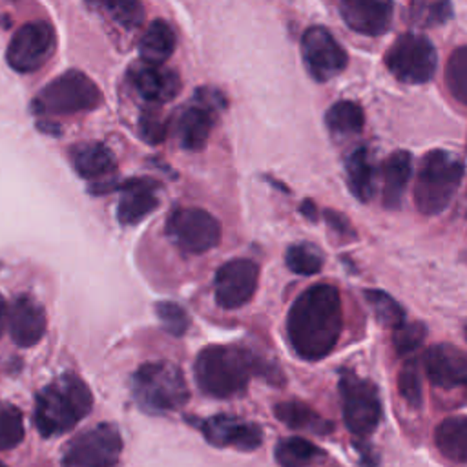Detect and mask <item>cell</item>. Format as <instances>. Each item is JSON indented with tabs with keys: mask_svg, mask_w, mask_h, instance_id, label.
<instances>
[{
	"mask_svg": "<svg viewBox=\"0 0 467 467\" xmlns=\"http://www.w3.org/2000/svg\"><path fill=\"white\" fill-rule=\"evenodd\" d=\"M343 328L341 297L336 286H308L292 303L286 316V337L294 352L306 361L328 356Z\"/></svg>",
	"mask_w": 467,
	"mask_h": 467,
	"instance_id": "6da1fadb",
	"label": "cell"
},
{
	"mask_svg": "<svg viewBox=\"0 0 467 467\" xmlns=\"http://www.w3.org/2000/svg\"><path fill=\"white\" fill-rule=\"evenodd\" d=\"M265 367L246 348L210 345L199 352L193 374L204 394L212 398H232L244 390L252 374H263Z\"/></svg>",
	"mask_w": 467,
	"mask_h": 467,
	"instance_id": "7a4b0ae2",
	"label": "cell"
},
{
	"mask_svg": "<svg viewBox=\"0 0 467 467\" xmlns=\"http://www.w3.org/2000/svg\"><path fill=\"white\" fill-rule=\"evenodd\" d=\"M91 392L75 374H64L44 387L35 403V425L46 438L73 429L91 410Z\"/></svg>",
	"mask_w": 467,
	"mask_h": 467,
	"instance_id": "3957f363",
	"label": "cell"
},
{
	"mask_svg": "<svg viewBox=\"0 0 467 467\" xmlns=\"http://www.w3.org/2000/svg\"><path fill=\"white\" fill-rule=\"evenodd\" d=\"M463 171L465 166L458 155L447 150L429 151L421 159L416 177V208L425 215H436L443 212L460 188Z\"/></svg>",
	"mask_w": 467,
	"mask_h": 467,
	"instance_id": "277c9868",
	"label": "cell"
},
{
	"mask_svg": "<svg viewBox=\"0 0 467 467\" xmlns=\"http://www.w3.org/2000/svg\"><path fill=\"white\" fill-rule=\"evenodd\" d=\"M133 398L150 414H162L181 409L190 390L181 368L168 361L144 363L131 379Z\"/></svg>",
	"mask_w": 467,
	"mask_h": 467,
	"instance_id": "5b68a950",
	"label": "cell"
},
{
	"mask_svg": "<svg viewBox=\"0 0 467 467\" xmlns=\"http://www.w3.org/2000/svg\"><path fill=\"white\" fill-rule=\"evenodd\" d=\"M100 100L102 95L91 78L80 71H66L38 93L33 109L44 115H66L93 109Z\"/></svg>",
	"mask_w": 467,
	"mask_h": 467,
	"instance_id": "8992f818",
	"label": "cell"
},
{
	"mask_svg": "<svg viewBox=\"0 0 467 467\" xmlns=\"http://www.w3.org/2000/svg\"><path fill=\"white\" fill-rule=\"evenodd\" d=\"M436 62L438 57L432 42L418 33L398 36L385 53L387 67L405 84H423L431 80Z\"/></svg>",
	"mask_w": 467,
	"mask_h": 467,
	"instance_id": "52a82bcc",
	"label": "cell"
},
{
	"mask_svg": "<svg viewBox=\"0 0 467 467\" xmlns=\"http://www.w3.org/2000/svg\"><path fill=\"white\" fill-rule=\"evenodd\" d=\"M339 394L347 429L359 438L372 434L381 420L378 389L352 372H343L339 379Z\"/></svg>",
	"mask_w": 467,
	"mask_h": 467,
	"instance_id": "ba28073f",
	"label": "cell"
},
{
	"mask_svg": "<svg viewBox=\"0 0 467 467\" xmlns=\"http://www.w3.org/2000/svg\"><path fill=\"white\" fill-rule=\"evenodd\" d=\"M122 440L117 427L99 423L77 434L62 452V467H113L119 462Z\"/></svg>",
	"mask_w": 467,
	"mask_h": 467,
	"instance_id": "9c48e42d",
	"label": "cell"
},
{
	"mask_svg": "<svg viewBox=\"0 0 467 467\" xmlns=\"http://www.w3.org/2000/svg\"><path fill=\"white\" fill-rule=\"evenodd\" d=\"M166 234L182 252L202 254L221 241V224L206 210L177 208L168 217Z\"/></svg>",
	"mask_w": 467,
	"mask_h": 467,
	"instance_id": "30bf717a",
	"label": "cell"
},
{
	"mask_svg": "<svg viewBox=\"0 0 467 467\" xmlns=\"http://www.w3.org/2000/svg\"><path fill=\"white\" fill-rule=\"evenodd\" d=\"M55 49V31L47 22L24 24L7 46V62L20 73L42 67Z\"/></svg>",
	"mask_w": 467,
	"mask_h": 467,
	"instance_id": "8fae6325",
	"label": "cell"
},
{
	"mask_svg": "<svg viewBox=\"0 0 467 467\" xmlns=\"http://www.w3.org/2000/svg\"><path fill=\"white\" fill-rule=\"evenodd\" d=\"M301 55L310 77L317 82L339 75L347 66L345 49L337 44L332 33L321 26H312L303 33Z\"/></svg>",
	"mask_w": 467,
	"mask_h": 467,
	"instance_id": "7c38bea8",
	"label": "cell"
},
{
	"mask_svg": "<svg viewBox=\"0 0 467 467\" xmlns=\"http://www.w3.org/2000/svg\"><path fill=\"white\" fill-rule=\"evenodd\" d=\"M257 283L259 266L252 259H230L215 272V301L226 310L241 308L254 297Z\"/></svg>",
	"mask_w": 467,
	"mask_h": 467,
	"instance_id": "4fadbf2b",
	"label": "cell"
},
{
	"mask_svg": "<svg viewBox=\"0 0 467 467\" xmlns=\"http://www.w3.org/2000/svg\"><path fill=\"white\" fill-rule=\"evenodd\" d=\"M201 432L215 447H235L239 451H254L263 440V432L255 423L228 414H217L201 421Z\"/></svg>",
	"mask_w": 467,
	"mask_h": 467,
	"instance_id": "5bb4252c",
	"label": "cell"
},
{
	"mask_svg": "<svg viewBox=\"0 0 467 467\" xmlns=\"http://www.w3.org/2000/svg\"><path fill=\"white\" fill-rule=\"evenodd\" d=\"M425 374L440 389H454L467 383V352L451 343H436L423 354Z\"/></svg>",
	"mask_w": 467,
	"mask_h": 467,
	"instance_id": "9a60e30c",
	"label": "cell"
},
{
	"mask_svg": "<svg viewBox=\"0 0 467 467\" xmlns=\"http://www.w3.org/2000/svg\"><path fill=\"white\" fill-rule=\"evenodd\" d=\"M339 13L345 24L361 35H383L392 18V4L381 0H343Z\"/></svg>",
	"mask_w": 467,
	"mask_h": 467,
	"instance_id": "2e32d148",
	"label": "cell"
},
{
	"mask_svg": "<svg viewBox=\"0 0 467 467\" xmlns=\"http://www.w3.org/2000/svg\"><path fill=\"white\" fill-rule=\"evenodd\" d=\"M11 337L20 347H31L46 332V312L31 296H18L7 308Z\"/></svg>",
	"mask_w": 467,
	"mask_h": 467,
	"instance_id": "e0dca14e",
	"label": "cell"
},
{
	"mask_svg": "<svg viewBox=\"0 0 467 467\" xmlns=\"http://www.w3.org/2000/svg\"><path fill=\"white\" fill-rule=\"evenodd\" d=\"M130 80L144 100L157 104L171 100L181 89L179 75L173 69L146 62L130 69Z\"/></svg>",
	"mask_w": 467,
	"mask_h": 467,
	"instance_id": "ac0fdd59",
	"label": "cell"
},
{
	"mask_svg": "<svg viewBox=\"0 0 467 467\" xmlns=\"http://www.w3.org/2000/svg\"><path fill=\"white\" fill-rule=\"evenodd\" d=\"M157 182L151 179H131L124 184L119 201V221L122 224H135L157 208Z\"/></svg>",
	"mask_w": 467,
	"mask_h": 467,
	"instance_id": "d6986e66",
	"label": "cell"
},
{
	"mask_svg": "<svg viewBox=\"0 0 467 467\" xmlns=\"http://www.w3.org/2000/svg\"><path fill=\"white\" fill-rule=\"evenodd\" d=\"M213 117L215 113L199 102L184 108L175 122V135L179 144L190 151L202 150L210 137Z\"/></svg>",
	"mask_w": 467,
	"mask_h": 467,
	"instance_id": "ffe728a7",
	"label": "cell"
},
{
	"mask_svg": "<svg viewBox=\"0 0 467 467\" xmlns=\"http://www.w3.org/2000/svg\"><path fill=\"white\" fill-rule=\"evenodd\" d=\"M383 173V204L398 208L412 173V157L409 151H394L387 157L381 168Z\"/></svg>",
	"mask_w": 467,
	"mask_h": 467,
	"instance_id": "44dd1931",
	"label": "cell"
},
{
	"mask_svg": "<svg viewBox=\"0 0 467 467\" xmlns=\"http://www.w3.org/2000/svg\"><path fill=\"white\" fill-rule=\"evenodd\" d=\"M440 454L452 463H467V416L445 418L434 431Z\"/></svg>",
	"mask_w": 467,
	"mask_h": 467,
	"instance_id": "7402d4cb",
	"label": "cell"
},
{
	"mask_svg": "<svg viewBox=\"0 0 467 467\" xmlns=\"http://www.w3.org/2000/svg\"><path fill=\"white\" fill-rule=\"evenodd\" d=\"M274 414L281 423H285L290 429H297V431L328 434L334 429V425L328 420H325L312 407H308L306 403L297 401V400L277 403L274 407Z\"/></svg>",
	"mask_w": 467,
	"mask_h": 467,
	"instance_id": "603a6c76",
	"label": "cell"
},
{
	"mask_svg": "<svg viewBox=\"0 0 467 467\" xmlns=\"http://www.w3.org/2000/svg\"><path fill=\"white\" fill-rule=\"evenodd\" d=\"M175 49V33L164 20H153L139 44L140 58L151 66H162Z\"/></svg>",
	"mask_w": 467,
	"mask_h": 467,
	"instance_id": "cb8c5ba5",
	"label": "cell"
},
{
	"mask_svg": "<svg viewBox=\"0 0 467 467\" xmlns=\"http://www.w3.org/2000/svg\"><path fill=\"white\" fill-rule=\"evenodd\" d=\"M73 166L80 177L102 181L115 170V159L106 146L88 142L73 150Z\"/></svg>",
	"mask_w": 467,
	"mask_h": 467,
	"instance_id": "d4e9b609",
	"label": "cell"
},
{
	"mask_svg": "<svg viewBox=\"0 0 467 467\" xmlns=\"http://www.w3.org/2000/svg\"><path fill=\"white\" fill-rule=\"evenodd\" d=\"M347 184L356 199L368 202L374 193V166L370 162L367 148L359 146L347 157Z\"/></svg>",
	"mask_w": 467,
	"mask_h": 467,
	"instance_id": "484cf974",
	"label": "cell"
},
{
	"mask_svg": "<svg viewBox=\"0 0 467 467\" xmlns=\"http://www.w3.org/2000/svg\"><path fill=\"white\" fill-rule=\"evenodd\" d=\"M325 122L330 133L337 137H348L361 131L365 117H363V109L356 102L337 100L328 108L325 115Z\"/></svg>",
	"mask_w": 467,
	"mask_h": 467,
	"instance_id": "4316f807",
	"label": "cell"
},
{
	"mask_svg": "<svg viewBox=\"0 0 467 467\" xmlns=\"http://www.w3.org/2000/svg\"><path fill=\"white\" fill-rule=\"evenodd\" d=\"M321 454L323 451L319 447L299 436L283 438L274 449V456L279 467H305Z\"/></svg>",
	"mask_w": 467,
	"mask_h": 467,
	"instance_id": "83f0119b",
	"label": "cell"
},
{
	"mask_svg": "<svg viewBox=\"0 0 467 467\" xmlns=\"http://www.w3.org/2000/svg\"><path fill=\"white\" fill-rule=\"evenodd\" d=\"M286 266L299 275H314L323 266V255L319 248L312 243L290 244L285 254Z\"/></svg>",
	"mask_w": 467,
	"mask_h": 467,
	"instance_id": "f1b7e54d",
	"label": "cell"
},
{
	"mask_svg": "<svg viewBox=\"0 0 467 467\" xmlns=\"http://www.w3.org/2000/svg\"><path fill=\"white\" fill-rule=\"evenodd\" d=\"M365 297L374 312V317L378 319L379 325L387 328H400L405 321V312L401 305L392 299L387 292L381 290H365Z\"/></svg>",
	"mask_w": 467,
	"mask_h": 467,
	"instance_id": "f546056e",
	"label": "cell"
},
{
	"mask_svg": "<svg viewBox=\"0 0 467 467\" xmlns=\"http://www.w3.org/2000/svg\"><path fill=\"white\" fill-rule=\"evenodd\" d=\"M445 82L451 95L467 106V46L451 53L445 67Z\"/></svg>",
	"mask_w": 467,
	"mask_h": 467,
	"instance_id": "4dcf8cb0",
	"label": "cell"
},
{
	"mask_svg": "<svg viewBox=\"0 0 467 467\" xmlns=\"http://www.w3.org/2000/svg\"><path fill=\"white\" fill-rule=\"evenodd\" d=\"M24 438L22 412L5 401H0V451L18 445Z\"/></svg>",
	"mask_w": 467,
	"mask_h": 467,
	"instance_id": "1f68e13d",
	"label": "cell"
},
{
	"mask_svg": "<svg viewBox=\"0 0 467 467\" xmlns=\"http://www.w3.org/2000/svg\"><path fill=\"white\" fill-rule=\"evenodd\" d=\"M452 7L449 2H421L410 5V22L418 26H438L449 20Z\"/></svg>",
	"mask_w": 467,
	"mask_h": 467,
	"instance_id": "d6a6232c",
	"label": "cell"
},
{
	"mask_svg": "<svg viewBox=\"0 0 467 467\" xmlns=\"http://www.w3.org/2000/svg\"><path fill=\"white\" fill-rule=\"evenodd\" d=\"M398 389L401 398L414 409L421 405V379L416 361H407L398 376Z\"/></svg>",
	"mask_w": 467,
	"mask_h": 467,
	"instance_id": "836d02e7",
	"label": "cell"
},
{
	"mask_svg": "<svg viewBox=\"0 0 467 467\" xmlns=\"http://www.w3.org/2000/svg\"><path fill=\"white\" fill-rule=\"evenodd\" d=\"M427 337V327L420 321L403 323L394 330V347L398 354H410L421 347Z\"/></svg>",
	"mask_w": 467,
	"mask_h": 467,
	"instance_id": "e575fe53",
	"label": "cell"
},
{
	"mask_svg": "<svg viewBox=\"0 0 467 467\" xmlns=\"http://www.w3.org/2000/svg\"><path fill=\"white\" fill-rule=\"evenodd\" d=\"M157 316H159L164 330L170 332L171 336H182L188 330V325H190L188 314L177 303H171V301L159 303Z\"/></svg>",
	"mask_w": 467,
	"mask_h": 467,
	"instance_id": "d590c367",
	"label": "cell"
},
{
	"mask_svg": "<svg viewBox=\"0 0 467 467\" xmlns=\"http://www.w3.org/2000/svg\"><path fill=\"white\" fill-rule=\"evenodd\" d=\"M104 7L111 15V18L126 29H135L142 24L144 11L142 5L137 2H109L104 4Z\"/></svg>",
	"mask_w": 467,
	"mask_h": 467,
	"instance_id": "8d00e7d4",
	"label": "cell"
},
{
	"mask_svg": "<svg viewBox=\"0 0 467 467\" xmlns=\"http://www.w3.org/2000/svg\"><path fill=\"white\" fill-rule=\"evenodd\" d=\"M139 130H140L142 139L151 144H157L166 137V122L155 111L142 113L140 120H139Z\"/></svg>",
	"mask_w": 467,
	"mask_h": 467,
	"instance_id": "74e56055",
	"label": "cell"
},
{
	"mask_svg": "<svg viewBox=\"0 0 467 467\" xmlns=\"http://www.w3.org/2000/svg\"><path fill=\"white\" fill-rule=\"evenodd\" d=\"M195 102L202 104L204 108L212 109L213 113L221 111V109L226 106L224 97H223L217 89H213V88H199V89L195 91Z\"/></svg>",
	"mask_w": 467,
	"mask_h": 467,
	"instance_id": "f35d334b",
	"label": "cell"
},
{
	"mask_svg": "<svg viewBox=\"0 0 467 467\" xmlns=\"http://www.w3.org/2000/svg\"><path fill=\"white\" fill-rule=\"evenodd\" d=\"M5 319H7V308H5L4 297L0 296V336H2V330H4V325H5Z\"/></svg>",
	"mask_w": 467,
	"mask_h": 467,
	"instance_id": "ab89813d",
	"label": "cell"
},
{
	"mask_svg": "<svg viewBox=\"0 0 467 467\" xmlns=\"http://www.w3.org/2000/svg\"><path fill=\"white\" fill-rule=\"evenodd\" d=\"M301 212H303L310 221H316V208H314V204H312L310 201L305 202V206L301 208Z\"/></svg>",
	"mask_w": 467,
	"mask_h": 467,
	"instance_id": "60d3db41",
	"label": "cell"
},
{
	"mask_svg": "<svg viewBox=\"0 0 467 467\" xmlns=\"http://www.w3.org/2000/svg\"><path fill=\"white\" fill-rule=\"evenodd\" d=\"M463 334H465V339H467V323H465V327H463Z\"/></svg>",
	"mask_w": 467,
	"mask_h": 467,
	"instance_id": "b9f144b4",
	"label": "cell"
},
{
	"mask_svg": "<svg viewBox=\"0 0 467 467\" xmlns=\"http://www.w3.org/2000/svg\"><path fill=\"white\" fill-rule=\"evenodd\" d=\"M0 467H5V465H4V463H0Z\"/></svg>",
	"mask_w": 467,
	"mask_h": 467,
	"instance_id": "7bdbcfd3",
	"label": "cell"
}]
</instances>
